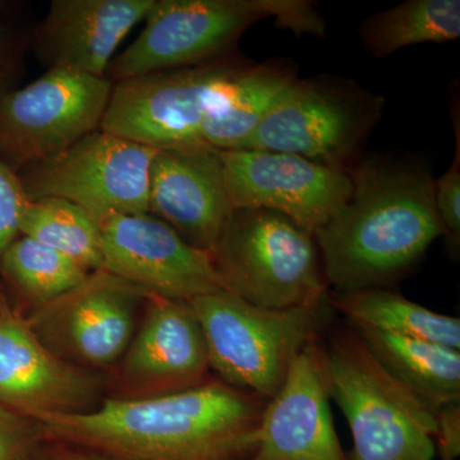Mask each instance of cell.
I'll return each instance as SVG.
<instances>
[{
	"label": "cell",
	"instance_id": "obj_1",
	"mask_svg": "<svg viewBox=\"0 0 460 460\" xmlns=\"http://www.w3.org/2000/svg\"><path fill=\"white\" fill-rule=\"evenodd\" d=\"M265 399L217 377L171 394L107 398L38 420L42 436L111 460H250Z\"/></svg>",
	"mask_w": 460,
	"mask_h": 460
},
{
	"label": "cell",
	"instance_id": "obj_2",
	"mask_svg": "<svg viewBox=\"0 0 460 460\" xmlns=\"http://www.w3.org/2000/svg\"><path fill=\"white\" fill-rule=\"evenodd\" d=\"M348 174L349 198L314 234L335 295L394 283L444 235L435 180L420 163L371 157Z\"/></svg>",
	"mask_w": 460,
	"mask_h": 460
},
{
	"label": "cell",
	"instance_id": "obj_3",
	"mask_svg": "<svg viewBox=\"0 0 460 460\" xmlns=\"http://www.w3.org/2000/svg\"><path fill=\"white\" fill-rule=\"evenodd\" d=\"M266 18L296 36H325V21L307 0H154L144 30L114 58L107 78L119 83L228 56Z\"/></svg>",
	"mask_w": 460,
	"mask_h": 460
},
{
	"label": "cell",
	"instance_id": "obj_4",
	"mask_svg": "<svg viewBox=\"0 0 460 460\" xmlns=\"http://www.w3.org/2000/svg\"><path fill=\"white\" fill-rule=\"evenodd\" d=\"M323 349L330 399L352 435L348 460H434L436 411L377 361L352 325Z\"/></svg>",
	"mask_w": 460,
	"mask_h": 460
},
{
	"label": "cell",
	"instance_id": "obj_5",
	"mask_svg": "<svg viewBox=\"0 0 460 460\" xmlns=\"http://www.w3.org/2000/svg\"><path fill=\"white\" fill-rule=\"evenodd\" d=\"M208 347V366L230 386L269 401L279 392L290 365L328 323V299L319 305L274 310L248 304L228 290L190 301Z\"/></svg>",
	"mask_w": 460,
	"mask_h": 460
},
{
	"label": "cell",
	"instance_id": "obj_6",
	"mask_svg": "<svg viewBox=\"0 0 460 460\" xmlns=\"http://www.w3.org/2000/svg\"><path fill=\"white\" fill-rule=\"evenodd\" d=\"M213 259L226 290L248 304L286 310L328 299L314 235L275 211H233Z\"/></svg>",
	"mask_w": 460,
	"mask_h": 460
},
{
	"label": "cell",
	"instance_id": "obj_7",
	"mask_svg": "<svg viewBox=\"0 0 460 460\" xmlns=\"http://www.w3.org/2000/svg\"><path fill=\"white\" fill-rule=\"evenodd\" d=\"M252 65L232 53L114 83L100 129L155 150L204 145L206 120L226 107Z\"/></svg>",
	"mask_w": 460,
	"mask_h": 460
},
{
	"label": "cell",
	"instance_id": "obj_8",
	"mask_svg": "<svg viewBox=\"0 0 460 460\" xmlns=\"http://www.w3.org/2000/svg\"><path fill=\"white\" fill-rule=\"evenodd\" d=\"M385 98L350 78L298 77L242 150L295 154L348 172L383 117Z\"/></svg>",
	"mask_w": 460,
	"mask_h": 460
},
{
	"label": "cell",
	"instance_id": "obj_9",
	"mask_svg": "<svg viewBox=\"0 0 460 460\" xmlns=\"http://www.w3.org/2000/svg\"><path fill=\"white\" fill-rule=\"evenodd\" d=\"M155 148L98 129L63 153L18 172L27 198H58L102 226L119 215L148 213V174Z\"/></svg>",
	"mask_w": 460,
	"mask_h": 460
},
{
	"label": "cell",
	"instance_id": "obj_10",
	"mask_svg": "<svg viewBox=\"0 0 460 460\" xmlns=\"http://www.w3.org/2000/svg\"><path fill=\"white\" fill-rule=\"evenodd\" d=\"M107 77L48 69L0 98V157L14 172L63 153L98 131L111 99Z\"/></svg>",
	"mask_w": 460,
	"mask_h": 460
},
{
	"label": "cell",
	"instance_id": "obj_11",
	"mask_svg": "<svg viewBox=\"0 0 460 460\" xmlns=\"http://www.w3.org/2000/svg\"><path fill=\"white\" fill-rule=\"evenodd\" d=\"M148 293L105 270L27 316L42 343L65 361L90 370L122 358Z\"/></svg>",
	"mask_w": 460,
	"mask_h": 460
},
{
	"label": "cell",
	"instance_id": "obj_12",
	"mask_svg": "<svg viewBox=\"0 0 460 460\" xmlns=\"http://www.w3.org/2000/svg\"><path fill=\"white\" fill-rule=\"evenodd\" d=\"M233 208H263L313 233L334 217L352 190L349 174L295 154L220 151Z\"/></svg>",
	"mask_w": 460,
	"mask_h": 460
},
{
	"label": "cell",
	"instance_id": "obj_13",
	"mask_svg": "<svg viewBox=\"0 0 460 460\" xmlns=\"http://www.w3.org/2000/svg\"><path fill=\"white\" fill-rule=\"evenodd\" d=\"M102 269L148 295L193 301L226 290L213 256L148 213L102 224Z\"/></svg>",
	"mask_w": 460,
	"mask_h": 460
},
{
	"label": "cell",
	"instance_id": "obj_14",
	"mask_svg": "<svg viewBox=\"0 0 460 460\" xmlns=\"http://www.w3.org/2000/svg\"><path fill=\"white\" fill-rule=\"evenodd\" d=\"M100 392L93 372L56 356L27 317L0 299V405L40 420L93 411Z\"/></svg>",
	"mask_w": 460,
	"mask_h": 460
},
{
	"label": "cell",
	"instance_id": "obj_15",
	"mask_svg": "<svg viewBox=\"0 0 460 460\" xmlns=\"http://www.w3.org/2000/svg\"><path fill=\"white\" fill-rule=\"evenodd\" d=\"M250 460H348L332 410L323 344L310 341L263 405Z\"/></svg>",
	"mask_w": 460,
	"mask_h": 460
},
{
	"label": "cell",
	"instance_id": "obj_16",
	"mask_svg": "<svg viewBox=\"0 0 460 460\" xmlns=\"http://www.w3.org/2000/svg\"><path fill=\"white\" fill-rule=\"evenodd\" d=\"M145 305L120 363L122 398L171 394L204 383L210 377L208 347L192 304L148 295Z\"/></svg>",
	"mask_w": 460,
	"mask_h": 460
},
{
	"label": "cell",
	"instance_id": "obj_17",
	"mask_svg": "<svg viewBox=\"0 0 460 460\" xmlns=\"http://www.w3.org/2000/svg\"><path fill=\"white\" fill-rule=\"evenodd\" d=\"M233 211L219 150L206 145L156 150L148 174V214L213 256Z\"/></svg>",
	"mask_w": 460,
	"mask_h": 460
},
{
	"label": "cell",
	"instance_id": "obj_18",
	"mask_svg": "<svg viewBox=\"0 0 460 460\" xmlns=\"http://www.w3.org/2000/svg\"><path fill=\"white\" fill-rule=\"evenodd\" d=\"M153 2L54 0L36 31V51L49 69L107 77L115 50Z\"/></svg>",
	"mask_w": 460,
	"mask_h": 460
},
{
	"label": "cell",
	"instance_id": "obj_19",
	"mask_svg": "<svg viewBox=\"0 0 460 460\" xmlns=\"http://www.w3.org/2000/svg\"><path fill=\"white\" fill-rule=\"evenodd\" d=\"M353 328L377 361L432 410L460 401L459 349L374 329Z\"/></svg>",
	"mask_w": 460,
	"mask_h": 460
},
{
	"label": "cell",
	"instance_id": "obj_20",
	"mask_svg": "<svg viewBox=\"0 0 460 460\" xmlns=\"http://www.w3.org/2000/svg\"><path fill=\"white\" fill-rule=\"evenodd\" d=\"M298 77V69L289 59L272 58L260 65L253 63L239 78L226 107L206 120L202 144L219 151L242 150Z\"/></svg>",
	"mask_w": 460,
	"mask_h": 460
},
{
	"label": "cell",
	"instance_id": "obj_21",
	"mask_svg": "<svg viewBox=\"0 0 460 460\" xmlns=\"http://www.w3.org/2000/svg\"><path fill=\"white\" fill-rule=\"evenodd\" d=\"M328 302L332 310L344 314L350 325L460 350L459 317L435 313L385 288L334 293L328 296Z\"/></svg>",
	"mask_w": 460,
	"mask_h": 460
},
{
	"label": "cell",
	"instance_id": "obj_22",
	"mask_svg": "<svg viewBox=\"0 0 460 460\" xmlns=\"http://www.w3.org/2000/svg\"><path fill=\"white\" fill-rule=\"evenodd\" d=\"M362 48L374 58L425 42L460 38L459 0H408L368 17L359 27Z\"/></svg>",
	"mask_w": 460,
	"mask_h": 460
},
{
	"label": "cell",
	"instance_id": "obj_23",
	"mask_svg": "<svg viewBox=\"0 0 460 460\" xmlns=\"http://www.w3.org/2000/svg\"><path fill=\"white\" fill-rule=\"evenodd\" d=\"M20 235L62 253L87 271L102 269V226L66 199H30L21 215Z\"/></svg>",
	"mask_w": 460,
	"mask_h": 460
},
{
	"label": "cell",
	"instance_id": "obj_24",
	"mask_svg": "<svg viewBox=\"0 0 460 460\" xmlns=\"http://www.w3.org/2000/svg\"><path fill=\"white\" fill-rule=\"evenodd\" d=\"M0 274L33 311L74 289L90 271L62 253L20 235L3 253Z\"/></svg>",
	"mask_w": 460,
	"mask_h": 460
},
{
	"label": "cell",
	"instance_id": "obj_25",
	"mask_svg": "<svg viewBox=\"0 0 460 460\" xmlns=\"http://www.w3.org/2000/svg\"><path fill=\"white\" fill-rule=\"evenodd\" d=\"M454 132H456V151L452 165L447 172L435 180V204L444 235L449 241L453 251H459L460 244V124L458 109L453 111Z\"/></svg>",
	"mask_w": 460,
	"mask_h": 460
},
{
	"label": "cell",
	"instance_id": "obj_26",
	"mask_svg": "<svg viewBox=\"0 0 460 460\" xmlns=\"http://www.w3.org/2000/svg\"><path fill=\"white\" fill-rule=\"evenodd\" d=\"M29 201L18 172L0 157V260L9 244L20 237L21 215Z\"/></svg>",
	"mask_w": 460,
	"mask_h": 460
},
{
	"label": "cell",
	"instance_id": "obj_27",
	"mask_svg": "<svg viewBox=\"0 0 460 460\" xmlns=\"http://www.w3.org/2000/svg\"><path fill=\"white\" fill-rule=\"evenodd\" d=\"M42 438L38 420L0 405V460H17Z\"/></svg>",
	"mask_w": 460,
	"mask_h": 460
},
{
	"label": "cell",
	"instance_id": "obj_28",
	"mask_svg": "<svg viewBox=\"0 0 460 460\" xmlns=\"http://www.w3.org/2000/svg\"><path fill=\"white\" fill-rule=\"evenodd\" d=\"M436 456L441 460L460 456V401L450 402L436 411Z\"/></svg>",
	"mask_w": 460,
	"mask_h": 460
},
{
	"label": "cell",
	"instance_id": "obj_29",
	"mask_svg": "<svg viewBox=\"0 0 460 460\" xmlns=\"http://www.w3.org/2000/svg\"><path fill=\"white\" fill-rule=\"evenodd\" d=\"M17 460H111L80 445L42 436Z\"/></svg>",
	"mask_w": 460,
	"mask_h": 460
}]
</instances>
